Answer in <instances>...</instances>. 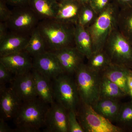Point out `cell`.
<instances>
[{"label": "cell", "instance_id": "cell-28", "mask_svg": "<svg viewBox=\"0 0 132 132\" xmlns=\"http://www.w3.org/2000/svg\"><path fill=\"white\" fill-rule=\"evenodd\" d=\"M68 132H85L80 124L76 112L72 110L68 112Z\"/></svg>", "mask_w": 132, "mask_h": 132}, {"label": "cell", "instance_id": "cell-40", "mask_svg": "<svg viewBox=\"0 0 132 132\" xmlns=\"http://www.w3.org/2000/svg\"><path fill=\"white\" fill-rule=\"evenodd\" d=\"M131 74H132V70H131Z\"/></svg>", "mask_w": 132, "mask_h": 132}, {"label": "cell", "instance_id": "cell-38", "mask_svg": "<svg viewBox=\"0 0 132 132\" xmlns=\"http://www.w3.org/2000/svg\"><path fill=\"white\" fill-rule=\"evenodd\" d=\"M129 95H130L132 97V88L130 89V92H129Z\"/></svg>", "mask_w": 132, "mask_h": 132}, {"label": "cell", "instance_id": "cell-5", "mask_svg": "<svg viewBox=\"0 0 132 132\" xmlns=\"http://www.w3.org/2000/svg\"><path fill=\"white\" fill-rule=\"evenodd\" d=\"M103 50L108 55L111 64L132 70V44L117 27L109 36Z\"/></svg>", "mask_w": 132, "mask_h": 132}, {"label": "cell", "instance_id": "cell-9", "mask_svg": "<svg viewBox=\"0 0 132 132\" xmlns=\"http://www.w3.org/2000/svg\"><path fill=\"white\" fill-rule=\"evenodd\" d=\"M33 69L45 78L52 81L64 73L56 55L46 52L32 57Z\"/></svg>", "mask_w": 132, "mask_h": 132}, {"label": "cell", "instance_id": "cell-15", "mask_svg": "<svg viewBox=\"0 0 132 132\" xmlns=\"http://www.w3.org/2000/svg\"><path fill=\"white\" fill-rule=\"evenodd\" d=\"M30 35L9 31L6 37L0 41V57L24 50Z\"/></svg>", "mask_w": 132, "mask_h": 132}, {"label": "cell", "instance_id": "cell-2", "mask_svg": "<svg viewBox=\"0 0 132 132\" xmlns=\"http://www.w3.org/2000/svg\"><path fill=\"white\" fill-rule=\"evenodd\" d=\"M50 105L39 97L23 102L14 118V132H37L45 126Z\"/></svg>", "mask_w": 132, "mask_h": 132}, {"label": "cell", "instance_id": "cell-4", "mask_svg": "<svg viewBox=\"0 0 132 132\" xmlns=\"http://www.w3.org/2000/svg\"><path fill=\"white\" fill-rule=\"evenodd\" d=\"M74 75L81 102L92 106L100 99L101 73L91 71L84 63Z\"/></svg>", "mask_w": 132, "mask_h": 132}, {"label": "cell", "instance_id": "cell-1", "mask_svg": "<svg viewBox=\"0 0 132 132\" xmlns=\"http://www.w3.org/2000/svg\"><path fill=\"white\" fill-rule=\"evenodd\" d=\"M37 28L44 39L47 52L75 46V24L64 23L55 19H48L40 21Z\"/></svg>", "mask_w": 132, "mask_h": 132}, {"label": "cell", "instance_id": "cell-31", "mask_svg": "<svg viewBox=\"0 0 132 132\" xmlns=\"http://www.w3.org/2000/svg\"><path fill=\"white\" fill-rule=\"evenodd\" d=\"M5 0H0V22H6L11 16L12 10L8 8Z\"/></svg>", "mask_w": 132, "mask_h": 132}, {"label": "cell", "instance_id": "cell-16", "mask_svg": "<svg viewBox=\"0 0 132 132\" xmlns=\"http://www.w3.org/2000/svg\"><path fill=\"white\" fill-rule=\"evenodd\" d=\"M82 4L76 0H61L55 19L58 21L75 24L78 23Z\"/></svg>", "mask_w": 132, "mask_h": 132}, {"label": "cell", "instance_id": "cell-24", "mask_svg": "<svg viewBox=\"0 0 132 132\" xmlns=\"http://www.w3.org/2000/svg\"><path fill=\"white\" fill-rule=\"evenodd\" d=\"M24 50L32 57L47 52L44 39L37 27L31 33Z\"/></svg>", "mask_w": 132, "mask_h": 132}, {"label": "cell", "instance_id": "cell-25", "mask_svg": "<svg viewBox=\"0 0 132 132\" xmlns=\"http://www.w3.org/2000/svg\"><path fill=\"white\" fill-rule=\"evenodd\" d=\"M87 60L86 65L88 68L98 73H101L111 64L108 55L104 50L93 53Z\"/></svg>", "mask_w": 132, "mask_h": 132}, {"label": "cell", "instance_id": "cell-33", "mask_svg": "<svg viewBox=\"0 0 132 132\" xmlns=\"http://www.w3.org/2000/svg\"><path fill=\"white\" fill-rule=\"evenodd\" d=\"M7 3L14 7L29 6V0H5Z\"/></svg>", "mask_w": 132, "mask_h": 132}, {"label": "cell", "instance_id": "cell-36", "mask_svg": "<svg viewBox=\"0 0 132 132\" xmlns=\"http://www.w3.org/2000/svg\"><path fill=\"white\" fill-rule=\"evenodd\" d=\"M127 85L129 90L132 88V74L131 72L128 76Z\"/></svg>", "mask_w": 132, "mask_h": 132}, {"label": "cell", "instance_id": "cell-29", "mask_svg": "<svg viewBox=\"0 0 132 132\" xmlns=\"http://www.w3.org/2000/svg\"><path fill=\"white\" fill-rule=\"evenodd\" d=\"M2 63L0 62V90L6 87L7 83L10 84L13 76Z\"/></svg>", "mask_w": 132, "mask_h": 132}, {"label": "cell", "instance_id": "cell-12", "mask_svg": "<svg viewBox=\"0 0 132 132\" xmlns=\"http://www.w3.org/2000/svg\"><path fill=\"white\" fill-rule=\"evenodd\" d=\"M10 87L23 102L38 97L32 70L23 74L14 76Z\"/></svg>", "mask_w": 132, "mask_h": 132}, {"label": "cell", "instance_id": "cell-27", "mask_svg": "<svg viewBox=\"0 0 132 132\" xmlns=\"http://www.w3.org/2000/svg\"><path fill=\"white\" fill-rule=\"evenodd\" d=\"M98 14L89 5H82L78 17V23L85 28H87L95 20Z\"/></svg>", "mask_w": 132, "mask_h": 132}, {"label": "cell", "instance_id": "cell-23", "mask_svg": "<svg viewBox=\"0 0 132 132\" xmlns=\"http://www.w3.org/2000/svg\"><path fill=\"white\" fill-rule=\"evenodd\" d=\"M116 27L132 44V7L119 9L117 16Z\"/></svg>", "mask_w": 132, "mask_h": 132}, {"label": "cell", "instance_id": "cell-6", "mask_svg": "<svg viewBox=\"0 0 132 132\" xmlns=\"http://www.w3.org/2000/svg\"><path fill=\"white\" fill-rule=\"evenodd\" d=\"M55 101L68 111L76 112L80 104L78 88L72 76L63 73L53 81Z\"/></svg>", "mask_w": 132, "mask_h": 132}, {"label": "cell", "instance_id": "cell-32", "mask_svg": "<svg viewBox=\"0 0 132 132\" xmlns=\"http://www.w3.org/2000/svg\"><path fill=\"white\" fill-rule=\"evenodd\" d=\"M120 9L132 7V0H112Z\"/></svg>", "mask_w": 132, "mask_h": 132}, {"label": "cell", "instance_id": "cell-34", "mask_svg": "<svg viewBox=\"0 0 132 132\" xmlns=\"http://www.w3.org/2000/svg\"><path fill=\"white\" fill-rule=\"evenodd\" d=\"M5 22H0V41L3 40L7 35L9 31Z\"/></svg>", "mask_w": 132, "mask_h": 132}, {"label": "cell", "instance_id": "cell-30", "mask_svg": "<svg viewBox=\"0 0 132 132\" xmlns=\"http://www.w3.org/2000/svg\"><path fill=\"white\" fill-rule=\"evenodd\" d=\"M112 3V0H89L88 3L99 14L107 8Z\"/></svg>", "mask_w": 132, "mask_h": 132}, {"label": "cell", "instance_id": "cell-8", "mask_svg": "<svg viewBox=\"0 0 132 132\" xmlns=\"http://www.w3.org/2000/svg\"><path fill=\"white\" fill-rule=\"evenodd\" d=\"M40 21L29 6L14 7L6 24L10 31L30 35Z\"/></svg>", "mask_w": 132, "mask_h": 132}, {"label": "cell", "instance_id": "cell-35", "mask_svg": "<svg viewBox=\"0 0 132 132\" xmlns=\"http://www.w3.org/2000/svg\"><path fill=\"white\" fill-rule=\"evenodd\" d=\"M5 120L2 117L0 119V132H14V130H12L8 126Z\"/></svg>", "mask_w": 132, "mask_h": 132}, {"label": "cell", "instance_id": "cell-11", "mask_svg": "<svg viewBox=\"0 0 132 132\" xmlns=\"http://www.w3.org/2000/svg\"><path fill=\"white\" fill-rule=\"evenodd\" d=\"M32 57L24 50L0 57V62L14 76L23 74L32 71Z\"/></svg>", "mask_w": 132, "mask_h": 132}, {"label": "cell", "instance_id": "cell-14", "mask_svg": "<svg viewBox=\"0 0 132 132\" xmlns=\"http://www.w3.org/2000/svg\"><path fill=\"white\" fill-rule=\"evenodd\" d=\"M0 109L5 120L13 119L23 101L9 87L0 90Z\"/></svg>", "mask_w": 132, "mask_h": 132}, {"label": "cell", "instance_id": "cell-22", "mask_svg": "<svg viewBox=\"0 0 132 132\" xmlns=\"http://www.w3.org/2000/svg\"><path fill=\"white\" fill-rule=\"evenodd\" d=\"M127 95L118 85L102 75L100 98L120 100Z\"/></svg>", "mask_w": 132, "mask_h": 132}, {"label": "cell", "instance_id": "cell-37", "mask_svg": "<svg viewBox=\"0 0 132 132\" xmlns=\"http://www.w3.org/2000/svg\"><path fill=\"white\" fill-rule=\"evenodd\" d=\"M76 1H77L82 5H84V4L88 3L89 0H76Z\"/></svg>", "mask_w": 132, "mask_h": 132}, {"label": "cell", "instance_id": "cell-7", "mask_svg": "<svg viewBox=\"0 0 132 132\" xmlns=\"http://www.w3.org/2000/svg\"><path fill=\"white\" fill-rule=\"evenodd\" d=\"M76 115L85 132H122L124 130L115 126L94 111L92 106L81 102Z\"/></svg>", "mask_w": 132, "mask_h": 132}, {"label": "cell", "instance_id": "cell-18", "mask_svg": "<svg viewBox=\"0 0 132 132\" xmlns=\"http://www.w3.org/2000/svg\"><path fill=\"white\" fill-rule=\"evenodd\" d=\"M59 5L56 0H29V3L40 21L55 19Z\"/></svg>", "mask_w": 132, "mask_h": 132}, {"label": "cell", "instance_id": "cell-10", "mask_svg": "<svg viewBox=\"0 0 132 132\" xmlns=\"http://www.w3.org/2000/svg\"><path fill=\"white\" fill-rule=\"evenodd\" d=\"M68 112L56 101L50 104L46 115L44 131L68 132Z\"/></svg>", "mask_w": 132, "mask_h": 132}, {"label": "cell", "instance_id": "cell-13", "mask_svg": "<svg viewBox=\"0 0 132 132\" xmlns=\"http://www.w3.org/2000/svg\"><path fill=\"white\" fill-rule=\"evenodd\" d=\"M57 57L64 73L72 76L80 65L84 63L85 57L75 46L69 47L51 52Z\"/></svg>", "mask_w": 132, "mask_h": 132}, {"label": "cell", "instance_id": "cell-21", "mask_svg": "<svg viewBox=\"0 0 132 132\" xmlns=\"http://www.w3.org/2000/svg\"><path fill=\"white\" fill-rule=\"evenodd\" d=\"M75 47L85 57L88 59L93 53L92 37L87 29L79 24L75 25Z\"/></svg>", "mask_w": 132, "mask_h": 132}, {"label": "cell", "instance_id": "cell-17", "mask_svg": "<svg viewBox=\"0 0 132 132\" xmlns=\"http://www.w3.org/2000/svg\"><path fill=\"white\" fill-rule=\"evenodd\" d=\"M131 69L124 66L111 64L101 74L121 88L127 95L130 90L127 85V78Z\"/></svg>", "mask_w": 132, "mask_h": 132}, {"label": "cell", "instance_id": "cell-3", "mask_svg": "<svg viewBox=\"0 0 132 132\" xmlns=\"http://www.w3.org/2000/svg\"><path fill=\"white\" fill-rule=\"evenodd\" d=\"M119 9L112 3L103 12L98 14L94 22L87 28L92 37L93 53L104 49L109 36L116 28Z\"/></svg>", "mask_w": 132, "mask_h": 132}, {"label": "cell", "instance_id": "cell-39", "mask_svg": "<svg viewBox=\"0 0 132 132\" xmlns=\"http://www.w3.org/2000/svg\"><path fill=\"white\" fill-rule=\"evenodd\" d=\"M56 1H57L58 2H60V1H61V0H56Z\"/></svg>", "mask_w": 132, "mask_h": 132}, {"label": "cell", "instance_id": "cell-20", "mask_svg": "<svg viewBox=\"0 0 132 132\" xmlns=\"http://www.w3.org/2000/svg\"><path fill=\"white\" fill-rule=\"evenodd\" d=\"M36 91L38 97L50 105L55 101L53 81L32 69Z\"/></svg>", "mask_w": 132, "mask_h": 132}, {"label": "cell", "instance_id": "cell-19", "mask_svg": "<svg viewBox=\"0 0 132 132\" xmlns=\"http://www.w3.org/2000/svg\"><path fill=\"white\" fill-rule=\"evenodd\" d=\"M121 104L119 100L100 98L92 107L97 113L113 123L116 122Z\"/></svg>", "mask_w": 132, "mask_h": 132}, {"label": "cell", "instance_id": "cell-26", "mask_svg": "<svg viewBox=\"0 0 132 132\" xmlns=\"http://www.w3.org/2000/svg\"><path fill=\"white\" fill-rule=\"evenodd\" d=\"M116 123L125 130H132V101L122 103Z\"/></svg>", "mask_w": 132, "mask_h": 132}]
</instances>
